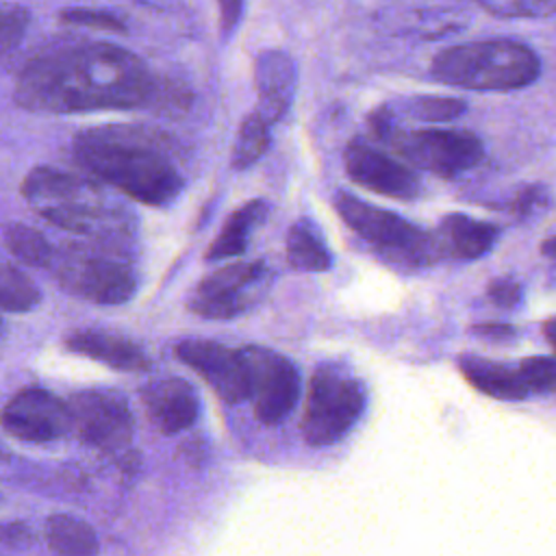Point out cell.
Wrapping results in <instances>:
<instances>
[{"instance_id": "cell-21", "label": "cell", "mask_w": 556, "mask_h": 556, "mask_svg": "<svg viewBox=\"0 0 556 556\" xmlns=\"http://www.w3.org/2000/svg\"><path fill=\"white\" fill-rule=\"evenodd\" d=\"M287 263L298 271H328L332 254L313 219H295L285 239Z\"/></svg>"}, {"instance_id": "cell-11", "label": "cell", "mask_w": 556, "mask_h": 556, "mask_svg": "<svg viewBox=\"0 0 556 556\" xmlns=\"http://www.w3.org/2000/svg\"><path fill=\"white\" fill-rule=\"evenodd\" d=\"M70 430L100 452H124L135 432V419L124 395L109 389H85L70 397Z\"/></svg>"}, {"instance_id": "cell-10", "label": "cell", "mask_w": 556, "mask_h": 556, "mask_svg": "<svg viewBox=\"0 0 556 556\" xmlns=\"http://www.w3.org/2000/svg\"><path fill=\"white\" fill-rule=\"evenodd\" d=\"M248 367V400L263 426L282 424L298 404L300 374L280 352L263 345L241 348Z\"/></svg>"}, {"instance_id": "cell-18", "label": "cell", "mask_w": 556, "mask_h": 556, "mask_svg": "<svg viewBox=\"0 0 556 556\" xmlns=\"http://www.w3.org/2000/svg\"><path fill=\"white\" fill-rule=\"evenodd\" d=\"M65 348L74 354L104 363L119 371L150 369V356L128 337L102 330H76L65 339Z\"/></svg>"}, {"instance_id": "cell-17", "label": "cell", "mask_w": 556, "mask_h": 556, "mask_svg": "<svg viewBox=\"0 0 556 556\" xmlns=\"http://www.w3.org/2000/svg\"><path fill=\"white\" fill-rule=\"evenodd\" d=\"M500 226L463 213H450L439 222L434 243L439 256L473 261L484 256L500 237Z\"/></svg>"}, {"instance_id": "cell-24", "label": "cell", "mask_w": 556, "mask_h": 556, "mask_svg": "<svg viewBox=\"0 0 556 556\" xmlns=\"http://www.w3.org/2000/svg\"><path fill=\"white\" fill-rule=\"evenodd\" d=\"M389 106L419 122H452L467 111V102L452 96H413Z\"/></svg>"}, {"instance_id": "cell-33", "label": "cell", "mask_w": 556, "mask_h": 556, "mask_svg": "<svg viewBox=\"0 0 556 556\" xmlns=\"http://www.w3.org/2000/svg\"><path fill=\"white\" fill-rule=\"evenodd\" d=\"M243 7H245V0H217L222 39H228L237 30L243 17Z\"/></svg>"}, {"instance_id": "cell-16", "label": "cell", "mask_w": 556, "mask_h": 556, "mask_svg": "<svg viewBox=\"0 0 556 556\" xmlns=\"http://www.w3.org/2000/svg\"><path fill=\"white\" fill-rule=\"evenodd\" d=\"M254 87L261 113L269 124L278 122L291 106L298 87V67L285 50H263L254 61Z\"/></svg>"}, {"instance_id": "cell-13", "label": "cell", "mask_w": 556, "mask_h": 556, "mask_svg": "<svg viewBox=\"0 0 556 556\" xmlns=\"http://www.w3.org/2000/svg\"><path fill=\"white\" fill-rule=\"evenodd\" d=\"M0 424L9 434L22 441L48 443L70 432L67 402L46 389L28 387L9 400Z\"/></svg>"}, {"instance_id": "cell-30", "label": "cell", "mask_w": 556, "mask_h": 556, "mask_svg": "<svg viewBox=\"0 0 556 556\" xmlns=\"http://www.w3.org/2000/svg\"><path fill=\"white\" fill-rule=\"evenodd\" d=\"M28 13L22 7H0V59L24 37Z\"/></svg>"}, {"instance_id": "cell-31", "label": "cell", "mask_w": 556, "mask_h": 556, "mask_svg": "<svg viewBox=\"0 0 556 556\" xmlns=\"http://www.w3.org/2000/svg\"><path fill=\"white\" fill-rule=\"evenodd\" d=\"M486 295H489L491 304H495L497 308L513 311L521 304L523 289H521V282H517L515 278H495V280H491Z\"/></svg>"}, {"instance_id": "cell-4", "label": "cell", "mask_w": 556, "mask_h": 556, "mask_svg": "<svg viewBox=\"0 0 556 556\" xmlns=\"http://www.w3.org/2000/svg\"><path fill=\"white\" fill-rule=\"evenodd\" d=\"M434 80L471 91H515L541 74L539 54L513 39H480L443 48L430 63Z\"/></svg>"}, {"instance_id": "cell-7", "label": "cell", "mask_w": 556, "mask_h": 556, "mask_svg": "<svg viewBox=\"0 0 556 556\" xmlns=\"http://www.w3.org/2000/svg\"><path fill=\"white\" fill-rule=\"evenodd\" d=\"M413 167L454 178L476 167L484 156L478 135L465 128H400L397 122L380 139Z\"/></svg>"}, {"instance_id": "cell-14", "label": "cell", "mask_w": 556, "mask_h": 556, "mask_svg": "<svg viewBox=\"0 0 556 556\" xmlns=\"http://www.w3.org/2000/svg\"><path fill=\"white\" fill-rule=\"evenodd\" d=\"M343 165L348 176L369 191L393 200H415L421 191L419 176L402 161L387 156L367 141H352L343 150Z\"/></svg>"}, {"instance_id": "cell-27", "label": "cell", "mask_w": 556, "mask_h": 556, "mask_svg": "<svg viewBox=\"0 0 556 556\" xmlns=\"http://www.w3.org/2000/svg\"><path fill=\"white\" fill-rule=\"evenodd\" d=\"M486 13L506 20H541L549 17L556 9V0H473Z\"/></svg>"}, {"instance_id": "cell-29", "label": "cell", "mask_w": 556, "mask_h": 556, "mask_svg": "<svg viewBox=\"0 0 556 556\" xmlns=\"http://www.w3.org/2000/svg\"><path fill=\"white\" fill-rule=\"evenodd\" d=\"M519 371L523 376V382L532 393H552L554 382H556V369H554V361L552 356H528L521 358L519 363Z\"/></svg>"}, {"instance_id": "cell-15", "label": "cell", "mask_w": 556, "mask_h": 556, "mask_svg": "<svg viewBox=\"0 0 556 556\" xmlns=\"http://www.w3.org/2000/svg\"><path fill=\"white\" fill-rule=\"evenodd\" d=\"M143 410L161 434H176L191 428L200 415L195 389L182 378H163L141 393Z\"/></svg>"}, {"instance_id": "cell-8", "label": "cell", "mask_w": 556, "mask_h": 556, "mask_svg": "<svg viewBox=\"0 0 556 556\" xmlns=\"http://www.w3.org/2000/svg\"><path fill=\"white\" fill-rule=\"evenodd\" d=\"M50 265L61 285L74 295L93 304H124L137 291V274L132 265L104 252L72 248L63 254H52Z\"/></svg>"}, {"instance_id": "cell-35", "label": "cell", "mask_w": 556, "mask_h": 556, "mask_svg": "<svg viewBox=\"0 0 556 556\" xmlns=\"http://www.w3.org/2000/svg\"><path fill=\"white\" fill-rule=\"evenodd\" d=\"M543 334L547 339L549 345H554V317H547L545 324H543Z\"/></svg>"}, {"instance_id": "cell-25", "label": "cell", "mask_w": 556, "mask_h": 556, "mask_svg": "<svg viewBox=\"0 0 556 556\" xmlns=\"http://www.w3.org/2000/svg\"><path fill=\"white\" fill-rule=\"evenodd\" d=\"M4 241H7V248L11 250V254L26 265L48 267L52 261L54 250L48 243V239L39 230L30 228L26 224H20V222L9 224L4 230Z\"/></svg>"}, {"instance_id": "cell-5", "label": "cell", "mask_w": 556, "mask_h": 556, "mask_svg": "<svg viewBox=\"0 0 556 556\" xmlns=\"http://www.w3.org/2000/svg\"><path fill=\"white\" fill-rule=\"evenodd\" d=\"M365 404V387L348 367L321 363L308 382L300 421L304 441L313 447L341 441L361 419Z\"/></svg>"}, {"instance_id": "cell-36", "label": "cell", "mask_w": 556, "mask_h": 556, "mask_svg": "<svg viewBox=\"0 0 556 556\" xmlns=\"http://www.w3.org/2000/svg\"><path fill=\"white\" fill-rule=\"evenodd\" d=\"M552 248H554V239H552V237H547V239H545V245H543V252H545V254H547V256H549V258H552V256H554V252H552Z\"/></svg>"}, {"instance_id": "cell-28", "label": "cell", "mask_w": 556, "mask_h": 556, "mask_svg": "<svg viewBox=\"0 0 556 556\" xmlns=\"http://www.w3.org/2000/svg\"><path fill=\"white\" fill-rule=\"evenodd\" d=\"M59 17L74 26H87V28H98V30H109V33H126V22L106 9L72 7V9L61 11Z\"/></svg>"}, {"instance_id": "cell-1", "label": "cell", "mask_w": 556, "mask_h": 556, "mask_svg": "<svg viewBox=\"0 0 556 556\" xmlns=\"http://www.w3.org/2000/svg\"><path fill=\"white\" fill-rule=\"evenodd\" d=\"M15 100L37 113H87L185 106L189 96L122 46L67 41L41 50L24 65Z\"/></svg>"}, {"instance_id": "cell-32", "label": "cell", "mask_w": 556, "mask_h": 556, "mask_svg": "<svg viewBox=\"0 0 556 556\" xmlns=\"http://www.w3.org/2000/svg\"><path fill=\"white\" fill-rule=\"evenodd\" d=\"M545 204H547V191H545L543 187L534 185V187L521 189V191L515 195V200H513L510 206H513V211H515L521 219H526V217L534 215L536 211H541Z\"/></svg>"}, {"instance_id": "cell-37", "label": "cell", "mask_w": 556, "mask_h": 556, "mask_svg": "<svg viewBox=\"0 0 556 556\" xmlns=\"http://www.w3.org/2000/svg\"><path fill=\"white\" fill-rule=\"evenodd\" d=\"M0 334H2V319H0Z\"/></svg>"}, {"instance_id": "cell-26", "label": "cell", "mask_w": 556, "mask_h": 556, "mask_svg": "<svg viewBox=\"0 0 556 556\" xmlns=\"http://www.w3.org/2000/svg\"><path fill=\"white\" fill-rule=\"evenodd\" d=\"M39 289L24 271L0 263V311L26 313L39 304Z\"/></svg>"}, {"instance_id": "cell-9", "label": "cell", "mask_w": 556, "mask_h": 556, "mask_svg": "<svg viewBox=\"0 0 556 556\" xmlns=\"http://www.w3.org/2000/svg\"><path fill=\"white\" fill-rule=\"evenodd\" d=\"M271 287V271L263 261H239L204 276L187 306L204 319H232L254 308Z\"/></svg>"}, {"instance_id": "cell-3", "label": "cell", "mask_w": 556, "mask_h": 556, "mask_svg": "<svg viewBox=\"0 0 556 556\" xmlns=\"http://www.w3.org/2000/svg\"><path fill=\"white\" fill-rule=\"evenodd\" d=\"M22 193L28 204L50 224L100 241V245L119 250V243L132 239L135 222L119 206L104 202L100 187L85 178L54 167H35Z\"/></svg>"}, {"instance_id": "cell-12", "label": "cell", "mask_w": 556, "mask_h": 556, "mask_svg": "<svg viewBox=\"0 0 556 556\" xmlns=\"http://www.w3.org/2000/svg\"><path fill=\"white\" fill-rule=\"evenodd\" d=\"M174 354L191 367L224 402L248 400V367L241 350H232L213 339H182Z\"/></svg>"}, {"instance_id": "cell-22", "label": "cell", "mask_w": 556, "mask_h": 556, "mask_svg": "<svg viewBox=\"0 0 556 556\" xmlns=\"http://www.w3.org/2000/svg\"><path fill=\"white\" fill-rule=\"evenodd\" d=\"M46 539L52 552L65 556H89L98 552L93 528L72 515H52L46 521Z\"/></svg>"}, {"instance_id": "cell-19", "label": "cell", "mask_w": 556, "mask_h": 556, "mask_svg": "<svg viewBox=\"0 0 556 556\" xmlns=\"http://www.w3.org/2000/svg\"><path fill=\"white\" fill-rule=\"evenodd\" d=\"M458 369L473 389H478L489 397L517 402L530 395L517 363L508 365V363L465 354L458 358Z\"/></svg>"}, {"instance_id": "cell-34", "label": "cell", "mask_w": 556, "mask_h": 556, "mask_svg": "<svg viewBox=\"0 0 556 556\" xmlns=\"http://www.w3.org/2000/svg\"><path fill=\"white\" fill-rule=\"evenodd\" d=\"M471 332L476 337H482V339H489V341H497V343L510 341V339L517 337L515 326H510V324H495V321L493 324H476V326H471Z\"/></svg>"}, {"instance_id": "cell-20", "label": "cell", "mask_w": 556, "mask_h": 556, "mask_svg": "<svg viewBox=\"0 0 556 556\" xmlns=\"http://www.w3.org/2000/svg\"><path fill=\"white\" fill-rule=\"evenodd\" d=\"M269 213V204L265 200H250L239 206L224 224L222 232L213 239L211 248L206 250L208 261H226L241 256L248 250V239L252 230L265 222Z\"/></svg>"}, {"instance_id": "cell-23", "label": "cell", "mask_w": 556, "mask_h": 556, "mask_svg": "<svg viewBox=\"0 0 556 556\" xmlns=\"http://www.w3.org/2000/svg\"><path fill=\"white\" fill-rule=\"evenodd\" d=\"M269 126L271 124L256 111H252L250 115L243 117L237 139H235V146H232V156H230L232 169H248L265 156V152L271 143Z\"/></svg>"}, {"instance_id": "cell-2", "label": "cell", "mask_w": 556, "mask_h": 556, "mask_svg": "<svg viewBox=\"0 0 556 556\" xmlns=\"http://www.w3.org/2000/svg\"><path fill=\"white\" fill-rule=\"evenodd\" d=\"M169 148L165 132L137 124L96 126L74 137V156L85 172L154 208L172 204L185 187Z\"/></svg>"}, {"instance_id": "cell-6", "label": "cell", "mask_w": 556, "mask_h": 556, "mask_svg": "<svg viewBox=\"0 0 556 556\" xmlns=\"http://www.w3.org/2000/svg\"><path fill=\"white\" fill-rule=\"evenodd\" d=\"M334 208L345 226L376 248L384 261L417 269L439 256L434 237L397 213L374 206L348 191L334 195Z\"/></svg>"}]
</instances>
